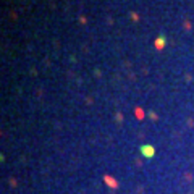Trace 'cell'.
Masks as SVG:
<instances>
[{
	"mask_svg": "<svg viewBox=\"0 0 194 194\" xmlns=\"http://www.w3.org/2000/svg\"><path fill=\"white\" fill-rule=\"evenodd\" d=\"M144 154H147V155H152V149H151V147H144Z\"/></svg>",
	"mask_w": 194,
	"mask_h": 194,
	"instance_id": "obj_1",
	"label": "cell"
}]
</instances>
